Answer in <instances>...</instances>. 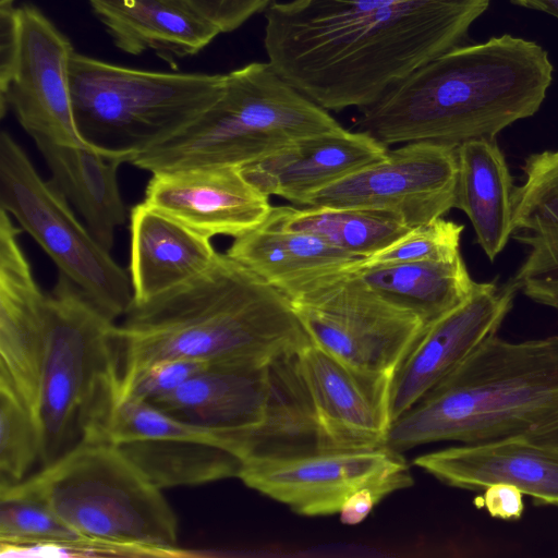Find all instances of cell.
<instances>
[{
    "label": "cell",
    "mask_w": 558,
    "mask_h": 558,
    "mask_svg": "<svg viewBox=\"0 0 558 558\" xmlns=\"http://www.w3.org/2000/svg\"><path fill=\"white\" fill-rule=\"evenodd\" d=\"M490 0H290L265 13L268 62L327 111L362 110L461 46Z\"/></svg>",
    "instance_id": "obj_1"
},
{
    "label": "cell",
    "mask_w": 558,
    "mask_h": 558,
    "mask_svg": "<svg viewBox=\"0 0 558 558\" xmlns=\"http://www.w3.org/2000/svg\"><path fill=\"white\" fill-rule=\"evenodd\" d=\"M548 52L510 34L461 45L425 63L362 110L354 130L385 146L435 142L458 147L496 138L534 116L553 82Z\"/></svg>",
    "instance_id": "obj_2"
},
{
    "label": "cell",
    "mask_w": 558,
    "mask_h": 558,
    "mask_svg": "<svg viewBox=\"0 0 558 558\" xmlns=\"http://www.w3.org/2000/svg\"><path fill=\"white\" fill-rule=\"evenodd\" d=\"M116 336L121 381L166 359L267 365L312 343L289 298L227 253L194 280L132 303Z\"/></svg>",
    "instance_id": "obj_3"
},
{
    "label": "cell",
    "mask_w": 558,
    "mask_h": 558,
    "mask_svg": "<svg viewBox=\"0 0 558 558\" xmlns=\"http://www.w3.org/2000/svg\"><path fill=\"white\" fill-rule=\"evenodd\" d=\"M558 417V335L485 340L391 424L387 447L530 436Z\"/></svg>",
    "instance_id": "obj_4"
},
{
    "label": "cell",
    "mask_w": 558,
    "mask_h": 558,
    "mask_svg": "<svg viewBox=\"0 0 558 558\" xmlns=\"http://www.w3.org/2000/svg\"><path fill=\"white\" fill-rule=\"evenodd\" d=\"M0 496L46 505L113 554L175 555L178 519L149 478L114 445L84 440Z\"/></svg>",
    "instance_id": "obj_5"
},
{
    "label": "cell",
    "mask_w": 558,
    "mask_h": 558,
    "mask_svg": "<svg viewBox=\"0 0 558 558\" xmlns=\"http://www.w3.org/2000/svg\"><path fill=\"white\" fill-rule=\"evenodd\" d=\"M48 295L36 412L43 466L81 441L98 440L121 399L117 323L61 274Z\"/></svg>",
    "instance_id": "obj_6"
},
{
    "label": "cell",
    "mask_w": 558,
    "mask_h": 558,
    "mask_svg": "<svg viewBox=\"0 0 558 558\" xmlns=\"http://www.w3.org/2000/svg\"><path fill=\"white\" fill-rule=\"evenodd\" d=\"M341 128L268 61L251 62L226 74L222 94L198 118L130 163L150 173L242 167L299 138Z\"/></svg>",
    "instance_id": "obj_7"
},
{
    "label": "cell",
    "mask_w": 558,
    "mask_h": 558,
    "mask_svg": "<svg viewBox=\"0 0 558 558\" xmlns=\"http://www.w3.org/2000/svg\"><path fill=\"white\" fill-rule=\"evenodd\" d=\"M70 85L82 137L126 155L130 163L208 109L222 94L226 74L133 69L74 51Z\"/></svg>",
    "instance_id": "obj_8"
},
{
    "label": "cell",
    "mask_w": 558,
    "mask_h": 558,
    "mask_svg": "<svg viewBox=\"0 0 558 558\" xmlns=\"http://www.w3.org/2000/svg\"><path fill=\"white\" fill-rule=\"evenodd\" d=\"M0 205L105 316L116 322L125 315L133 303L129 272L7 131L0 135Z\"/></svg>",
    "instance_id": "obj_9"
},
{
    "label": "cell",
    "mask_w": 558,
    "mask_h": 558,
    "mask_svg": "<svg viewBox=\"0 0 558 558\" xmlns=\"http://www.w3.org/2000/svg\"><path fill=\"white\" fill-rule=\"evenodd\" d=\"M290 302L314 344L372 372L393 374L426 327L417 315L366 286L352 269L316 282Z\"/></svg>",
    "instance_id": "obj_10"
},
{
    "label": "cell",
    "mask_w": 558,
    "mask_h": 558,
    "mask_svg": "<svg viewBox=\"0 0 558 558\" xmlns=\"http://www.w3.org/2000/svg\"><path fill=\"white\" fill-rule=\"evenodd\" d=\"M457 147L411 142L311 194L308 207L378 210L413 229L454 208Z\"/></svg>",
    "instance_id": "obj_11"
},
{
    "label": "cell",
    "mask_w": 558,
    "mask_h": 558,
    "mask_svg": "<svg viewBox=\"0 0 558 558\" xmlns=\"http://www.w3.org/2000/svg\"><path fill=\"white\" fill-rule=\"evenodd\" d=\"M238 477L306 517L338 514L344 501L362 488L387 497L413 485L409 464L388 447L244 463Z\"/></svg>",
    "instance_id": "obj_12"
},
{
    "label": "cell",
    "mask_w": 558,
    "mask_h": 558,
    "mask_svg": "<svg viewBox=\"0 0 558 558\" xmlns=\"http://www.w3.org/2000/svg\"><path fill=\"white\" fill-rule=\"evenodd\" d=\"M19 36L10 70L0 76V113L11 110L33 137L93 146L80 134L73 110L70 39L35 5L17 8Z\"/></svg>",
    "instance_id": "obj_13"
},
{
    "label": "cell",
    "mask_w": 558,
    "mask_h": 558,
    "mask_svg": "<svg viewBox=\"0 0 558 558\" xmlns=\"http://www.w3.org/2000/svg\"><path fill=\"white\" fill-rule=\"evenodd\" d=\"M517 292L512 279L502 286L475 281L471 295L462 304L424 328L393 373L392 422L497 333Z\"/></svg>",
    "instance_id": "obj_14"
},
{
    "label": "cell",
    "mask_w": 558,
    "mask_h": 558,
    "mask_svg": "<svg viewBox=\"0 0 558 558\" xmlns=\"http://www.w3.org/2000/svg\"><path fill=\"white\" fill-rule=\"evenodd\" d=\"M299 365L329 451L387 447L392 373L357 368L313 342Z\"/></svg>",
    "instance_id": "obj_15"
},
{
    "label": "cell",
    "mask_w": 558,
    "mask_h": 558,
    "mask_svg": "<svg viewBox=\"0 0 558 558\" xmlns=\"http://www.w3.org/2000/svg\"><path fill=\"white\" fill-rule=\"evenodd\" d=\"M13 218L0 210V386L35 420L49 327V295L39 288Z\"/></svg>",
    "instance_id": "obj_16"
},
{
    "label": "cell",
    "mask_w": 558,
    "mask_h": 558,
    "mask_svg": "<svg viewBox=\"0 0 558 558\" xmlns=\"http://www.w3.org/2000/svg\"><path fill=\"white\" fill-rule=\"evenodd\" d=\"M144 203L207 236L239 238L269 216V196L236 166H206L151 173Z\"/></svg>",
    "instance_id": "obj_17"
},
{
    "label": "cell",
    "mask_w": 558,
    "mask_h": 558,
    "mask_svg": "<svg viewBox=\"0 0 558 558\" xmlns=\"http://www.w3.org/2000/svg\"><path fill=\"white\" fill-rule=\"evenodd\" d=\"M413 463L451 487L483 492L505 483L536 504L558 506V444L515 436L444 448Z\"/></svg>",
    "instance_id": "obj_18"
},
{
    "label": "cell",
    "mask_w": 558,
    "mask_h": 558,
    "mask_svg": "<svg viewBox=\"0 0 558 558\" xmlns=\"http://www.w3.org/2000/svg\"><path fill=\"white\" fill-rule=\"evenodd\" d=\"M387 151L373 136L341 128L299 138L240 169L265 195L304 205L314 192L383 159Z\"/></svg>",
    "instance_id": "obj_19"
},
{
    "label": "cell",
    "mask_w": 558,
    "mask_h": 558,
    "mask_svg": "<svg viewBox=\"0 0 558 558\" xmlns=\"http://www.w3.org/2000/svg\"><path fill=\"white\" fill-rule=\"evenodd\" d=\"M270 390L262 421L225 434L226 446L244 463L328 452L315 405L301 374L299 353L269 363Z\"/></svg>",
    "instance_id": "obj_20"
},
{
    "label": "cell",
    "mask_w": 558,
    "mask_h": 558,
    "mask_svg": "<svg viewBox=\"0 0 558 558\" xmlns=\"http://www.w3.org/2000/svg\"><path fill=\"white\" fill-rule=\"evenodd\" d=\"M133 303L170 292L204 274L219 252L207 238L142 202L130 215Z\"/></svg>",
    "instance_id": "obj_21"
},
{
    "label": "cell",
    "mask_w": 558,
    "mask_h": 558,
    "mask_svg": "<svg viewBox=\"0 0 558 558\" xmlns=\"http://www.w3.org/2000/svg\"><path fill=\"white\" fill-rule=\"evenodd\" d=\"M269 390V364L210 363L150 403L183 423L223 434L258 424Z\"/></svg>",
    "instance_id": "obj_22"
},
{
    "label": "cell",
    "mask_w": 558,
    "mask_h": 558,
    "mask_svg": "<svg viewBox=\"0 0 558 558\" xmlns=\"http://www.w3.org/2000/svg\"><path fill=\"white\" fill-rule=\"evenodd\" d=\"M87 1L117 48L133 56L151 50L172 68L220 34L186 0Z\"/></svg>",
    "instance_id": "obj_23"
},
{
    "label": "cell",
    "mask_w": 558,
    "mask_h": 558,
    "mask_svg": "<svg viewBox=\"0 0 558 558\" xmlns=\"http://www.w3.org/2000/svg\"><path fill=\"white\" fill-rule=\"evenodd\" d=\"M33 140L52 174L50 181L76 208L96 240L111 251L116 231L126 220L118 169L129 163V157L95 146Z\"/></svg>",
    "instance_id": "obj_24"
},
{
    "label": "cell",
    "mask_w": 558,
    "mask_h": 558,
    "mask_svg": "<svg viewBox=\"0 0 558 558\" xmlns=\"http://www.w3.org/2000/svg\"><path fill=\"white\" fill-rule=\"evenodd\" d=\"M227 254L289 300L316 282L357 266L362 258L270 220L235 238Z\"/></svg>",
    "instance_id": "obj_25"
},
{
    "label": "cell",
    "mask_w": 558,
    "mask_h": 558,
    "mask_svg": "<svg viewBox=\"0 0 558 558\" xmlns=\"http://www.w3.org/2000/svg\"><path fill=\"white\" fill-rule=\"evenodd\" d=\"M117 447L160 489L238 477L242 468L222 433L179 420L163 433Z\"/></svg>",
    "instance_id": "obj_26"
},
{
    "label": "cell",
    "mask_w": 558,
    "mask_h": 558,
    "mask_svg": "<svg viewBox=\"0 0 558 558\" xmlns=\"http://www.w3.org/2000/svg\"><path fill=\"white\" fill-rule=\"evenodd\" d=\"M457 154L454 208L465 213L493 262L514 232L512 177L496 138L468 141L457 147Z\"/></svg>",
    "instance_id": "obj_27"
},
{
    "label": "cell",
    "mask_w": 558,
    "mask_h": 558,
    "mask_svg": "<svg viewBox=\"0 0 558 558\" xmlns=\"http://www.w3.org/2000/svg\"><path fill=\"white\" fill-rule=\"evenodd\" d=\"M352 271L385 300L417 315L425 326L462 304L475 284L461 255L452 262L360 263Z\"/></svg>",
    "instance_id": "obj_28"
},
{
    "label": "cell",
    "mask_w": 558,
    "mask_h": 558,
    "mask_svg": "<svg viewBox=\"0 0 558 558\" xmlns=\"http://www.w3.org/2000/svg\"><path fill=\"white\" fill-rule=\"evenodd\" d=\"M267 219L360 258L376 254L411 230L393 215L368 209L278 206L271 207Z\"/></svg>",
    "instance_id": "obj_29"
},
{
    "label": "cell",
    "mask_w": 558,
    "mask_h": 558,
    "mask_svg": "<svg viewBox=\"0 0 558 558\" xmlns=\"http://www.w3.org/2000/svg\"><path fill=\"white\" fill-rule=\"evenodd\" d=\"M0 543L2 554L32 547L107 551L70 527L43 502L14 496H0Z\"/></svg>",
    "instance_id": "obj_30"
},
{
    "label": "cell",
    "mask_w": 558,
    "mask_h": 558,
    "mask_svg": "<svg viewBox=\"0 0 558 558\" xmlns=\"http://www.w3.org/2000/svg\"><path fill=\"white\" fill-rule=\"evenodd\" d=\"M514 186L513 233H558V149L532 154Z\"/></svg>",
    "instance_id": "obj_31"
},
{
    "label": "cell",
    "mask_w": 558,
    "mask_h": 558,
    "mask_svg": "<svg viewBox=\"0 0 558 558\" xmlns=\"http://www.w3.org/2000/svg\"><path fill=\"white\" fill-rule=\"evenodd\" d=\"M40 459L37 422L28 407L0 386V488L15 485Z\"/></svg>",
    "instance_id": "obj_32"
},
{
    "label": "cell",
    "mask_w": 558,
    "mask_h": 558,
    "mask_svg": "<svg viewBox=\"0 0 558 558\" xmlns=\"http://www.w3.org/2000/svg\"><path fill=\"white\" fill-rule=\"evenodd\" d=\"M464 227L439 217L425 225L411 229L399 240L362 258L363 265L452 262L460 256V240Z\"/></svg>",
    "instance_id": "obj_33"
},
{
    "label": "cell",
    "mask_w": 558,
    "mask_h": 558,
    "mask_svg": "<svg viewBox=\"0 0 558 558\" xmlns=\"http://www.w3.org/2000/svg\"><path fill=\"white\" fill-rule=\"evenodd\" d=\"M527 246L525 259L512 278L518 291L558 314V233H515Z\"/></svg>",
    "instance_id": "obj_34"
},
{
    "label": "cell",
    "mask_w": 558,
    "mask_h": 558,
    "mask_svg": "<svg viewBox=\"0 0 558 558\" xmlns=\"http://www.w3.org/2000/svg\"><path fill=\"white\" fill-rule=\"evenodd\" d=\"M209 364L203 360L183 357L158 361L122 380L121 398L150 402L174 390Z\"/></svg>",
    "instance_id": "obj_35"
},
{
    "label": "cell",
    "mask_w": 558,
    "mask_h": 558,
    "mask_svg": "<svg viewBox=\"0 0 558 558\" xmlns=\"http://www.w3.org/2000/svg\"><path fill=\"white\" fill-rule=\"evenodd\" d=\"M220 34L242 26L253 15L267 10L274 0H186Z\"/></svg>",
    "instance_id": "obj_36"
},
{
    "label": "cell",
    "mask_w": 558,
    "mask_h": 558,
    "mask_svg": "<svg viewBox=\"0 0 558 558\" xmlns=\"http://www.w3.org/2000/svg\"><path fill=\"white\" fill-rule=\"evenodd\" d=\"M523 493L509 484L498 483L486 487L478 498L490 517L501 520H518L524 512Z\"/></svg>",
    "instance_id": "obj_37"
},
{
    "label": "cell",
    "mask_w": 558,
    "mask_h": 558,
    "mask_svg": "<svg viewBox=\"0 0 558 558\" xmlns=\"http://www.w3.org/2000/svg\"><path fill=\"white\" fill-rule=\"evenodd\" d=\"M384 498L386 497L374 488L356 490L342 505L338 513L340 521L348 525L361 523Z\"/></svg>",
    "instance_id": "obj_38"
},
{
    "label": "cell",
    "mask_w": 558,
    "mask_h": 558,
    "mask_svg": "<svg viewBox=\"0 0 558 558\" xmlns=\"http://www.w3.org/2000/svg\"><path fill=\"white\" fill-rule=\"evenodd\" d=\"M514 3L543 11L558 19V0H512Z\"/></svg>",
    "instance_id": "obj_39"
},
{
    "label": "cell",
    "mask_w": 558,
    "mask_h": 558,
    "mask_svg": "<svg viewBox=\"0 0 558 558\" xmlns=\"http://www.w3.org/2000/svg\"><path fill=\"white\" fill-rule=\"evenodd\" d=\"M532 440L558 444V417L541 430L527 436Z\"/></svg>",
    "instance_id": "obj_40"
},
{
    "label": "cell",
    "mask_w": 558,
    "mask_h": 558,
    "mask_svg": "<svg viewBox=\"0 0 558 558\" xmlns=\"http://www.w3.org/2000/svg\"><path fill=\"white\" fill-rule=\"evenodd\" d=\"M15 0H0V8L12 7Z\"/></svg>",
    "instance_id": "obj_41"
}]
</instances>
